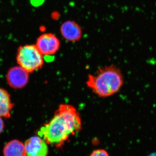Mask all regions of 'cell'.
Here are the masks:
<instances>
[{
	"label": "cell",
	"mask_w": 156,
	"mask_h": 156,
	"mask_svg": "<svg viewBox=\"0 0 156 156\" xmlns=\"http://www.w3.org/2000/svg\"><path fill=\"white\" fill-rule=\"evenodd\" d=\"M60 31L63 38L69 42L78 41L82 37L80 27L72 20H68L63 23L60 27Z\"/></svg>",
	"instance_id": "7"
},
{
	"label": "cell",
	"mask_w": 156,
	"mask_h": 156,
	"mask_svg": "<svg viewBox=\"0 0 156 156\" xmlns=\"http://www.w3.org/2000/svg\"><path fill=\"white\" fill-rule=\"evenodd\" d=\"M156 156V155H153V156Z\"/></svg>",
	"instance_id": "12"
},
{
	"label": "cell",
	"mask_w": 156,
	"mask_h": 156,
	"mask_svg": "<svg viewBox=\"0 0 156 156\" xmlns=\"http://www.w3.org/2000/svg\"><path fill=\"white\" fill-rule=\"evenodd\" d=\"M4 128H5V123L2 117H0V134L3 132Z\"/></svg>",
	"instance_id": "11"
},
{
	"label": "cell",
	"mask_w": 156,
	"mask_h": 156,
	"mask_svg": "<svg viewBox=\"0 0 156 156\" xmlns=\"http://www.w3.org/2000/svg\"><path fill=\"white\" fill-rule=\"evenodd\" d=\"M7 83L13 89L24 88L28 83L29 73L20 66L11 68L6 76Z\"/></svg>",
	"instance_id": "5"
},
{
	"label": "cell",
	"mask_w": 156,
	"mask_h": 156,
	"mask_svg": "<svg viewBox=\"0 0 156 156\" xmlns=\"http://www.w3.org/2000/svg\"><path fill=\"white\" fill-rule=\"evenodd\" d=\"M14 106L9 92L5 89L0 88V117L10 118Z\"/></svg>",
	"instance_id": "8"
},
{
	"label": "cell",
	"mask_w": 156,
	"mask_h": 156,
	"mask_svg": "<svg viewBox=\"0 0 156 156\" xmlns=\"http://www.w3.org/2000/svg\"><path fill=\"white\" fill-rule=\"evenodd\" d=\"M16 59L19 66L29 73L41 69L44 64V56L35 45L19 47L17 49Z\"/></svg>",
	"instance_id": "3"
},
{
	"label": "cell",
	"mask_w": 156,
	"mask_h": 156,
	"mask_svg": "<svg viewBox=\"0 0 156 156\" xmlns=\"http://www.w3.org/2000/svg\"><path fill=\"white\" fill-rule=\"evenodd\" d=\"M4 156H27L25 146L17 140L6 144L3 150Z\"/></svg>",
	"instance_id": "9"
},
{
	"label": "cell",
	"mask_w": 156,
	"mask_h": 156,
	"mask_svg": "<svg viewBox=\"0 0 156 156\" xmlns=\"http://www.w3.org/2000/svg\"><path fill=\"white\" fill-rule=\"evenodd\" d=\"M27 156H47L48 147L47 142L42 137L34 136L25 143Z\"/></svg>",
	"instance_id": "6"
},
{
	"label": "cell",
	"mask_w": 156,
	"mask_h": 156,
	"mask_svg": "<svg viewBox=\"0 0 156 156\" xmlns=\"http://www.w3.org/2000/svg\"><path fill=\"white\" fill-rule=\"evenodd\" d=\"M35 45L43 56H50L57 53L60 48V42L53 34L46 33L38 38Z\"/></svg>",
	"instance_id": "4"
},
{
	"label": "cell",
	"mask_w": 156,
	"mask_h": 156,
	"mask_svg": "<svg viewBox=\"0 0 156 156\" xmlns=\"http://www.w3.org/2000/svg\"><path fill=\"white\" fill-rule=\"evenodd\" d=\"M80 113L71 105L62 104L49 122L42 126L38 135L48 144L59 147L70 136L75 135L82 129Z\"/></svg>",
	"instance_id": "1"
},
{
	"label": "cell",
	"mask_w": 156,
	"mask_h": 156,
	"mask_svg": "<svg viewBox=\"0 0 156 156\" xmlns=\"http://www.w3.org/2000/svg\"><path fill=\"white\" fill-rule=\"evenodd\" d=\"M124 83L121 70L116 66L110 65L99 68L94 74H89L86 84L98 97L107 98L119 92Z\"/></svg>",
	"instance_id": "2"
},
{
	"label": "cell",
	"mask_w": 156,
	"mask_h": 156,
	"mask_svg": "<svg viewBox=\"0 0 156 156\" xmlns=\"http://www.w3.org/2000/svg\"><path fill=\"white\" fill-rule=\"evenodd\" d=\"M90 156H109L107 152L105 150L98 149L93 151Z\"/></svg>",
	"instance_id": "10"
}]
</instances>
